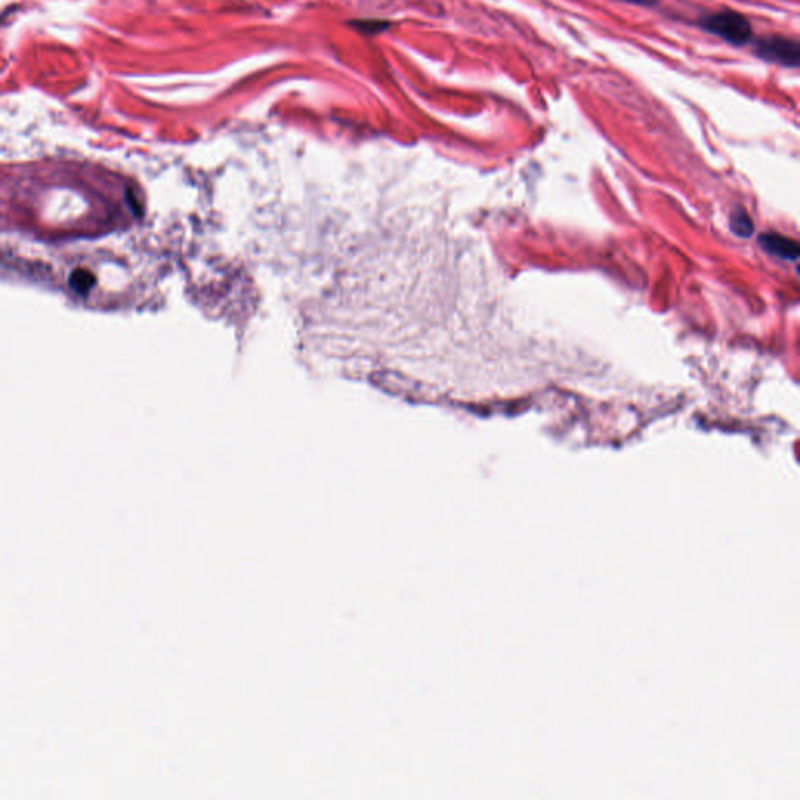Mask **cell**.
<instances>
[{
	"label": "cell",
	"instance_id": "obj_1",
	"mask_svg": "<svg viewBox=\"0 0 800 800\" xmlns=\"http://www.w3.org/2000/svg\"><path fill=\"white\" fill-rule=\"evenodd\" d=\"M697 26L703 32L721 38L726 43L743 47L747 46L754 38V28L747 17L734 10H721L716 13L700 16Z\"/></svg>",
	"mask_w": 800,
	"mask_h": 800
},
{
	"label": "cell",
	"instance_id": "obj_2",
	"mask_svg": "<svg viewBox=\"0 0 800 800\" xmlns=\"http://www.w3.org/2000/svg\"><path fill=\"white\" fill-rule=\"evenodd\" d=\"M754 54L766 63L796 69L800 64V44L797 39L781 34H768L754 41Z\"/></svg>",
	"mask_w": 800,
	"mask_h": 800
},
{
	"label": "cell",
	"instance_id": "obj_3",
	"mask_svg": "<svg viewBox=\"0 0 800 800\" xmlns=\"http://www.w3.org/2000/svg\"><path fill=\"white\" fill-rule=\"evenodd\" d=\"M760 243L768 254L783 258V260H796L799 257V246L796 241L788 239L781 234L768 233L760 238Z\"/></svg>",
	"mask_w": 800,
	"mask_h": 800
},
{
	"label": "cell",
	"instance_id": "obj_4",
	"mask_svg": "<svg viewBox=\"0 0 800 800\" xmlns=\"http://www.w3.org/2000/svg\"><path fill=\"white\" fill-rule=\"evenodd\" d=\"M354 27L366 34H379L386 32L391 27V22L381 21V19H360L354 21Z\"/></svg>",
	"mask_w": 800,
	"mask_h": 800
},
{
	"label": "cell",
	"instance_id": "obj_5",
	"mask_svg": "<svg viewBox=\"0 0 800 800\" xmlns=\"http://www.w3.org/2000/svg\"><path fill=\"white\" fill-rule=\"evenodd\" d=\"M732 227L733 232L739 234V237H749L754 232V223H752L750 217L747 216L743 210H738L737 213L732 216Z\"/></svg>",
	"mask_w": 800,
	"mask_h": 800
},
{
	"label": "cell",
	"instance_id": "obj_6",
	"mask_svg": "<svg viewBox=\"0 0 800 800\" xmlns=\"http://www.w3.org/2000/svg\"><path fill=\"white\" fill-rule=\"evenodd\" d=\"M619 2H626V3H630V5H637V7H655L658 5V0H619Z\"/></svg>",
	"mask_w": 800,
	"mask_h": 800
}]
</instances>
